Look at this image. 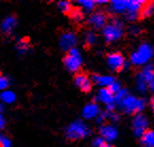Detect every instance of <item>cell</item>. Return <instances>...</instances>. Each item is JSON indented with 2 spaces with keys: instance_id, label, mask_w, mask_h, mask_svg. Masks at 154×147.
Wrapping results in <instances>:
<instances>
[{
  "instance_id": "52a82bcc",
  "label": "cell",
  "mask_w": 154,
  "mask_h": 147,
  "mask_svg": "<svg viewBox=\"0 0 154 147\" xmlns=\"http://www.w3.org/2000/svg\"><path fill=\"white\" fill-rule=\"evenodd\" d=\"M97 98L98 100L104 104L107 108V111L112 112L115 109L116 107V97L111 91H109V88H101L99 91H98L97 94Z\"/></svg>"
},
{
  "instance_id": "e0dca14e",
  "label": "cell",
  "mask_w": 154,
  "mask_h": 147,
  "mask_svg": "<svg viewBox=\"0 0 154 147\" xmlns=\"http://www.w3.org/2000/svg\"><path fill=\"white\" fill-rule=\"evenodd\" d=\"M91 79H93V82H95L97 85H100L101 88H109L115 82V79L112 76L94 75Z\"/></svg>"
},
{
  "instance_id": "7a4b0ae2",
  "label": "cell",
  "mask_w": 154,
  "mask_h": 147,
  "mask_svg": "<svg viewBox=\"0 0 154 147\" xmlns=\"http://www.w3.org/2000/svg\"><path fill=\"white\" fill-rule=\"evenodd\" d=\"M91 133V129L82 120H75L66 128V138L71 141L81 140Z\"/></svg>"
},
{
  "instance_id": "4fadbf2b",
  "label": "cell",
  "mask_w": 154,
  "mask_h": 147,
  "mask_svg": "<svg viewBox=\"0 0 154 147\" xmlns=\"http://www.w3.org/2000/svg\"><path fill=\"white\" fill-rule=\"evenodd\" d=\"M106 21V15L103 12H95L88 18V23L97 29H104V27L107 25Z\"/></svg>"
},
{
  "instance_id": "8d00e7d4",
  "label": "cell",
  "mask_w": 154,
  "mask_h": 147,
  "mask_svg": "<svg viewBox=\"0 0 154 147\" xmlns=\"http://www.w3.org/2000/svg\"><path fill=\"white\" fill-rule=\"evenodd\" d=\"M96 3H97V5H105V3H107V1L106 0H97Z\"/></svg>"
},
{
  "instance_id": "484cf974",
  "label": "cell",
  "mask_w": 154,
  "mask_h": 147,
  "mask_svg": "<svg viewBox=\"0 0 154 147\" xmlns=\"http://www.w3.org/2000/svg\"><path fill=\"white\" fill-rule=\"evenodd\" d=\"M57 7L59 9L61 10L63 13H66V14H69L71 12V10L73 9V7L71 5V3L69 1H60L57 3Z\"/></svg>"
},
{
  "instance_id": "5b68a950",
  "label": "cell",
  "mask_w": 154,
  "mask_h": 147,
  "mask_svg": "<svg viewBox=\"0 0 154 147\" xmlns=\"http://www.w3.org/2000/svg\"><path fill=\"white\" fill-rule=\"evenodd\" d=\"M82 56L77 48H73L70 51H68L67 56L64 58V65L69 72H77L82 65Z\"/></svg>"
},
{
  "instance_id": "1f68e13d",
  "label": "cell",
  "mask_w": 154,
  "mask_h": 147,
  "mask_svg": "<svg viewBox=\"0 0 154 147\" xmlns=\"http://www.w3.org/2000/svg\"><path fill=\"white\" fill-rule=\"evenodd\" d=\"M127 95H129V93H128V91L127 90H121L120 92L118 94H116L115 95V97H116V102H119V101H121V100L123 99V98L125 97Z\"/></svg>"
},
{
  "instance_id": "d6986e66",
  "label": "cell",
  "mask_w": 154,
  "mask_h": 147,
  "mask_svg": "<svg viewBox=\"0 0 154 147\" xmlns=\"http://www.w3.org/2000/svg\"><path fill=\"white\" fill-rule=\"evenodd\" d=\"M140 142L143 147H154V130L148 129L140 138Z\"/></svg>"
},
{
  "instance_id": "6da1fadb",
  "label": "cell",
  "mask_w": 154,
  "mask_h": 147,
  "mask_svg": "<svg viewBox=\"0 0 154 147\" xmlns=\"http://www.w3.org/2000/svg\"><path fill=\"white\" fill-rule=\"evenodd\" d=\"M120 108L128 114H135L139 113L145 109L146 101L143 98H137L135 96L127 95L121 101L118 102Z\"/></svg>"
},
{
  "instance_id": "d590c367",
  "label": "cell",
  "mask_w": 154,
  "mask_h": 147,
  "mask_svg": "<svg viewBox=\"0 0 154 147\" xmlns=\"http://www.w3.org/2000/svg\"><path fill=\"white\" fill-rule=\"evenodd\" d=\"M150 107H151L152 111H153V113H154V96L151 97V99H150Z\"/></svg>"
},
{
  "instance_id": "30bf717a",
  "label": "cell",
  "mask_w": 154,
  "mask_h": 147,
  "mask_svg": "<svg viewBox=\"0 0 154 147\" xmlns=\"http://www.w3.org/2000/svg\"><path fill=\"white\" fill-rule=\"evenodd\" d=\"M107 65L113 70H120L125 67V57L119 52H112L107 56Z\"/></svg>"
},
{
  "instance_id": "7402d4cb",
  "label": "cell",
  "mask_w": 154,
  "mask_h": 147,
  "mask_svg": "<svg viewBox=\"0 0 154 147\" xmlns=\"http://www.w3.org/2000/svg\"><path fill=\"white\" fill-rule=\"evenodd\" d=\"M69 17H70L73 21H75V23H79V21H83L84 12L82 11V9H80V8H73L70 13H69Z\"/></svg>"
},
{
  "instance_id": "9a60e30c",
  "label": "cell",
  "mask_w": 154,
  "mask_h": 147,
  "mask_svg": "<svg viewBox=\"0 0 154 147\" xmlns=\"http://www.w3.org/2000/svg\"><path fill=\"white\" fill-rule=\"evenodd\" d=\"M101 113L100 112L99 106L95 102H91V104H87L86 106L83 108V111H82V115L85 120H93V118H97L98 115Z\"/></svg>"
},
{
  "instance_id": "83f0119b",
  "label": "cell",
  "mask_w": 154,
  "mask_h": 147,
  "mask_svg": "<svg viewBox=\"0 0 154 147\" xmlns=\"http://www.w3.org/2000/svg\"><path fill=\"white\" fill-rule=\"evenodd\" d=\"M111 113H112V112H109V111L101 112V113H100L99 115H98V117L96 118L97 123H99V124H102V123H104L105 120H107V118L111 117Z\"/></svg>"
},
{
  "instance_id": "4dcf8cb0",
  "label": "cell",
  "mask_w": 154,
  "mask_h": 147,
  "mask_svg": "<svg viewBox=\"0 0 154 147\" xmlns=\"http://www.w3.org/2000/svg\"><path fill=\"white\" fill-rule=\"evenodd\" d=\"M109 91H111L112 93L114 94V95H116V94H118L119 93V92H120L121 90H122V88H121V86H120V84L118 83V82H114L113 84H112L111 86H109Z\"/></svg>"
},
{
  "instance_id": "4316f807",
  "label": "cell",
  "mask_w": 154,
  "mask_h": 147,
  "mask_svg": "<svg viewBox=\"0 0 154 147\" xmlns=\"http://www.w3.org/2000/svg\"><path fill=\"white\" fill-rule=\"evenodd\" d=\"M93 144L95 147H112L111 144H109V142H106L103 138H101V136L96 138L95 140H94Z\"/></svg>"
},
{
  "instance_id": "f546056e",
  "label": "cell",
  "mask_w": 154,
  "mask_h": 147,
  "mask_svg": "<svg viewBox=\"0 0 154 147\" xmlns=\"http://www.w3.org/2000/svg\"><path fill=\"white\" fill-rule=\"evenodd\" d=\"M0 145H1V147H12V141L8 136L2 134L0 136Z\"/></svg>"
},
{
  "instance_id": "836d02e7",
  "label": "cell",
  "mask_w": 154,
  "mask_h": 147,
  "mask_svg": "<svg viewBox=\"0 0 154 147\" xmlns=\"http://www.w3.org/2000/svg\"><path fill=\"white\" fill-rule=\"evenodd\" d=\"M5 116L1 114V116H0V128H1V129H3V128H5Z\"/></svg>"
},
{
  "instance_id": "9c48e42d",
  "label": "cell",
  "mask_w": 154,
  "mask_h": 147,
  "mask_svg": "<svg viewBox=\"0 0 154 147\" xmlns=\"http://www.w3.org/2000/svg\"><path fill=\"white\" fill-rule=\"evenodd\" d=\"M148 120L143 114H136L133 120V131L135 136H143V134L148 130Z\"/></svg>"
},
{
  "instance_id": "ac0fdd59",
  "label": "cell",
  "mask_w": 154,
  "mask_h": 147,
  "mask_svg": "<svg viewBox=\"0 0 154 147\" xmlns=\"http://www.w3.org/2000/svg\"><path fill=\"white\" fill-rule=\"evenodd\" d=\"M128 0H113L111 2V10L115 14L127 13Z\"/></svg>"
},
{
  "instance_id": "277c9868",
  "label": "cell",
  "mask_w": 154,
  "mask_h": 147,
  "mask_svg": "<svg viewBox=\"0 0 154 147\" xmlns=\"http://www.w3.org/2000/svg\"><path fill=\"white\" fill-rule=\"evenodd\" d=\"M153 56V48L147 43L141 44L138 49L131 56V62L134 65H145Z\"/></svg>"
},
{
  "instance_id": "f1b7e54d",
  "label": "cell",
  "mask_w": 154,
  "mask_h": 147,
  "mask_svg": "<svg viewBox=\"0 0 154 147\" xmlns=\"http://www.w3.org/2000/svg\"><path fill=\"white\" fill-rule=\"evenodd\" d=\"M10 85V80L8 77H5V76H1L0 77V88L2 91H7L8 86Z\"/></svg>"
},
{
  "instance_id": "44dd1931",
  "label": "cell",
  "mask_w": 154,
  "mask_h": 147,
  "mask_svg": "<svg viewBox=\"0 0 154 147\" xmlns=\"http://www.w3.org/2000/svg\"><path fill=\"white\" fill-rule=\"evenodd\" d=\"M154 14V2H146L143 8L141 9L140 12V17L143 18H147L150 17L151 15Z\"/></svg>"
},
{
  "instance_id": "ffe728a7",
  "label": "cell",
  "mask_w": 154,
  "mask_h": 147,
  "mask_svg": "<svg viewBox=\"0 0 154 147\" xmlns=\"http://www.w3.org/2000/svg\"><path fill=\"white\" fill-rule=\"evenodd\" d=\"M0 99L5 104H13L16 100V94L14 92H12V91H2L1 95H0Z\"/></svg>"
},
{
  "instance_id": "2e32d148",
  "label": "cell",
  "mask_w": 154,
  "mask_h": 147,
  "mask_svg": "<svg viewBox=\"0 0 154 147\" xmlns=\"http://www.w3.org/2000/svg\"><path fill=\"white\" fill-rule=\"evenodd\" d=\"M16 25H17V19L14 15H9L5 18L1 23V30L5 33L9 34L15 29Z\"/></svg>"
},
{
  "instance_id": "8992f818",
  "label": "cell",
  "mask_w": 154,
  "mask_h": 147,
  "mask_svg": "<svg viewBox=\"0 0 154 147\" xmlns=\"http://www.w3.org/2000/svg\"><path fill=\"white\" fill-rule=\"evenodd\" d=\"M154 79V67L152 65H145L140 72L137 76L136 83L137 88L140 92H146L148 90L149 83Z\"/></svg>"
},
{
  "instance_id": "d6a6232c",
  "label": "cell",
  "mask_w": 154,
  "mask_h": 147,
  "mask_svg": "<svg viewBox=\"0 0 154 147\" xmlns=\"http://www.w3.org/2000/svg\"><path fill=\"white\" fill-rule=\"evenodd\" d=\"M130 33L133 34V35H137V34L141 33V30L139 29L138 27H136V26H134V27H131V28H130Z\"/></svg>"
},
{
  "instance_id": "e575fe53",
  "label": "cell",
  "mask_w": 154,
  "mask_h": 147,
  "mask_svg": "<svg viewBox=\"0 0 154 147\" xmlns=\"http://www.w3.org/2000/svg\"><path fill=\"white\" fill-rule=\"evenodd\" d=\"M148 90H151V91H154V79L152 80L151 82L149 83V85H148Z\"/></svg>"
},
{
  "instance_id": "ba28073f",
  "label": "cell",
  "mask_w": 154,
  "mask_h": 147,
  "mask_svg": "<svg viewBox=\"0 0 154 147\" xmlns=\"http://www.w3.org/2000/svg\"><path fill=\"white\" fill-rule=\"evenodd\" d=\"M145 3L146 1L143 0H128V8L125 13V17L128 21H134L138 16H140L141 9L143 8Z\"/></svg>"
},
{
  "instance_id": "cb8c5ba5",
  "label": "cell",
  "mask_w": 154,
  "mask_h": 147,
  "mask_svg": "<svg viewBox=\"0 0 154 147\" xmlns=\"http://www.w3.org/2000/svg\"><path fill=\"white\" fill-rule=\"evenodd\" d=\"M80 5L82 7V9H84L85 11H87V12H91V11H93L94 9H95V7H96V1H94V0H80L79 2Z\"/></svg>"
},
{
  "instance_id": "3957f363",
  "label": "cell",
  "mask_w": 154,
  "mask_h": 147,
  "mask_svg": "<svg viewBox=\"0 0 154 147\" xmlns=\"http://www.w3.org/2000/svg\"><path fill=\"white\" fill-rule=\"evenodd\" d=\"M102 32L107 43L118 41L123 36V25L120 21L113 19L111 23L105 26Z\"/></svg>"
},
{
  "instance_id": "5bb4252c",
  "label": "cell",
  "mask_w": 154,
  "mask_h": 147,
  "mask_svg": "<svg viewBox=\"0 0 154 147\" xmlns=\"http://www.w3.org/2000/svg\"><path fill=\"white\" fill-rule=\"evenodd\" d=\"M100 136L101 138L104 139L106 142H112L114 141L118 136V131L114 126H111V125H102L100 127Z\"/></svg>"
},
{
  "instance_id": "8fae6325",
  "label": "cell",
  "mask_w": 154,
  "mask_h": 147,
  "mask_svg": "<svg viewBox=\"0 0 154 147\" xmlns=\"http://www.w3.org/2000/svg\"><path fill=\"white\" fill-rule=\"evenodd\" d=\"M77 45V36L72 32H65L60 37V46L63 50L70 51L71 49L75 48Z\"/></svg>"
},
{
  "instance_id": "603a6c76",
  "label": "cell",
  "mask_w": 154,
  "mask_h": 147,
  "mask_svg": "<svg viewBox=\"0 0 154 147\" xmlns=\"http://www.w3.org/2000/svg\"><path fill=\"white\" fill-rule=\"evenodd\" d=\"M16 48H17V50H18L19 53L23 54V53H26V52L28 51V49L30 48V44H29V42H28V40L21 39L17 42V44H16Z\"/></svg>"
},
{
  "instance_id": "d4e9b609",
  "label": "cell",
  "mask_w": 154,
  "mask_h": 147,
  "mask_svg": "<svg viewBox=\"0 0 154 147\" xmlns=\"http://www.w3.org/2000/svg\"><path fill=\"white\" fill-rule=\"evenodd\" d=\"M84 40H85V43L88 46H91L97 42V35L94 31H87L84 35Z\"/></svg>"
},
{
  "instance_id": "7c38bea8",
  "label": "cell",
  "mask_w": 154,
  "mask_h": 147,
  "mask_svg": "<svg viewBox=\"0 0 154 147\" xmlns=\"http://www.w3.org/2000/svg\"><path fill=\"white\" fill-rule=\"evenodd\" d=\"M91 80L87 77L85 74H77L75 76V84L80 91L84 92V93H87L91 90Z\"/></svg>"
}]
</instances>
